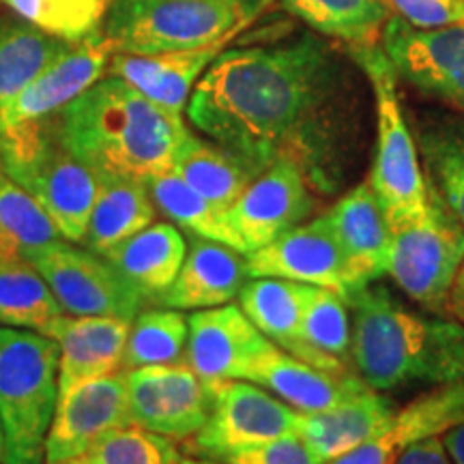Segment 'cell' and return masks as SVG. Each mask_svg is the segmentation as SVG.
Returning <instances> with one entry per match:
<instances>
[{
    "mask_svg": "<svg viewBox=\"0 0 464 464\" xmlns=\"http://www.w3.org/2000/svg\"><path fill=\"white\" fill-rule=\"evenodd\" d=\"M188 119L258 174L293 160L312 189L342 183L344 133L332 52L316 37L224 50L202 73Z\"/></svg>",
    "mask_w": 464,
    "mask_h": 464,
    "instance_id": "obj_1",
    "label": "cell"
},
{
    "mask_svg": "<svg viewBox=\"0 0 464 464\" xmlns=\"http://www.w3.org/2000/svg\"><path fill=\"white\" fill-rule=\"evenodd\" d=\"M54 119L69 153L97 177L140 183L172 170L189 133L183 114L158 106L114 75H103Z\"/></svg>",
    "mask_w": 464,
    "mask_h": 464,
    "instance_id": "obj_2",
    "label": "cell"
},
{
    "mask_svg": "<svg viewBox=\"0 0 464 464\" xmlns=\"http://www.w3.org/2000/svg\"><path fill=\"white\" fill-rule=\"evenodd\" d=\"M353 316V365L376 392L417 382L464 381V324L411 310L381 284L346 301Z\"/></svg>",
    "mask_w": 464,
    "mask_h": 464,
    "instance_id": "obj_3",
    "label": "cell"
},
{
    "mask_svg": "<svg viewBox=\"0 0 464 464\" xmlns=\"http://www.w3.org/2000/svg\"><path fill=\"white\" fill-rule=\"evenodd\" d=\"M271 0H112L102 33L123 54L230 44Z\"/></svg>",
    "mask_w": 464,
    "mask_h": 464,
    "instance_id": "obj_4",
    "label": "cell"
},
{
    "mask_svg": "<svg viewBox=\"0 0 464 464\" xmlns=\"http://www.w3.org/2000/svg\"><path fill=\"white\" fill-rule=\"evenodd\" d=\"M0 168L39 202L63 239H84L100 177L69 153L54 116L0 133Z\"/></svg>",
    "mask_w": 464,
    "mask_h": 464,
    "instance_id": "obj_5",
    "label": "cell"
},
{
    "mask_svg": "<svg viewBox=\"0 0 464 464\" xmlns=\"http://www.w3.org/2000/svg\"><path fill=\"white\" fill-rule=\"evenodd\" d=\"M58 404L56 340L0 327L3 464H45V439Z\"/></svg>",
    "mask_w": 464,
    "mask_h": 464,
    "instance_id": "obj_6",
    "label": "cell"
},
{
    "mask_svg": "<svg viewBox=\"0 0 464 464\" xmlns=\"http://www.w3.org/2000/svg\"><path fill=\"white\" fill-rule=\"evenodd\" d=\"M368 75L376 108V147L370 168V188L385 211L390 228L415 222L428 207V183L417 155L413 133L396 86V69L381 44L348 48Z\"/></svg>",
    "mask_w": 464,
    "mask_h": 464,
    "instance_id": "obj_7",
    "label": "cell"
},
{
    "mask_svg": "<svg viewBox=\"0 0 464 464\" xmlns=\"http://www.w3.org/2000/svg\"><path fill=\"white\" fill-rule=\"evenodd\" d=\"M464 263V226L428 189V207L415 222L392 228L387 276L400 290L434 314L445 304L458 269Z\"/></svg>",
    "mask_w": 464,
    "mask_h": 464,
    "instance_id": "obj_8",
    "label": "cell"
},
{
    "mask_svg": "<svg viewBox=\"0 0 464 464\" xmlns=\"http://www.w3.org/2000/svg\"><path fill=\"white\" fill-rule=\"evenodd\" d=\"M26 260L69 316H116L131 323L147 304L106 258L67 239L45 243Z\"/></svg>",
    "mask_w": 464,
    "mask_h": 464,
    "instance_id": "obj_9",
    "label": "cell"
},
{
    "mask_svg": "<svg viewBox=\"0 0 464 464\" xmlns=\"http://www.w3.org/2000/svg\"><path fill=\"white\" fill-rule=\"evenodd\" d=\"M213 402L205 426L194 434L196 454L219 460L232 451L266 443L297 430L299 411L247 381L211 385Z\"/></svg>",
    "mask_w": 464,
    "mask_h": 464,
    "instance_id": "obj_10",
    "label": "cell"
},
{
    "mask_svg": "<svg viewBox=\"0 0 464 464\" xmlns=\"http://www.w3.org/2000/svg\"><path fill=\"white\" fill-rule=\"evenodd\" d=\"M381 48L398 78L464 114V26L415 28L392 15Z\"/></svg>",
    "mask_w": 464,
    "mask_h": 464,
    "instance_id": "obj_11",
    "label": "cell"
},
{
    "mask_svg": "<svg viewBox=\"0 0 464 464\" xmlns=\"http://www.w3.org/2000/svg\"><path fill=\"white\" fill-rule=\"evenodd\" d=\"M246 271L247 280L277 277L299 282L334 290L346 301L362 290L324 213L286 230L269 246L246 254Z\"/></svg>",
    "mask_w": 464,
    "mask_h": 464,
    "instance_id": "obj_12",
    "label": "cell"
},
{
    "mask_svg": "<svg viewBox=\"0 0 464 464\" xmlns=\"http://www.w3.org/2000/svg\"><path fill=\"white\" fill-rule=\"evenodd\" d=\"M131 423L168 439H189L211 413L213 390L189 365L127 370Z\"/></svg>",
    "mask_w": 464,
    "mask_h": 464,
    "instance_id": "obj_13",
    "label": "cell"
},
{
    "mask_svg": "<svg viewBox=\"0 0 464 464\" xmlns=\"http://www.w3.org/2000/svg\"><path fill=\"white\" fill-rule=\"evenodd\" d=\"M312 211L314 196L304 170L293 160H277L247 185L226 216L249 254L307 222Z\"/></svg>",
    "mask_w": 464,
    "mask_h": 464,
    "instance_id": "obj_14",
    "label": "cell"
},
{
    "mask_svg": "<svg viewBox=\"0 0 464 464\" xmlns=\"http://www.w3.org/2000/svg\"><path fill=\"white\" fill-rule=\"evenodd\" d=\"M127 423V370H119L58 400L45 439V464H72L97 439Z\"/></svg>",
    "mask_w": 464,
    "mask_h": 464,
    "instance_id": "obj_15",
    "label": "cell"
},
{
    "mask_svg": "<svg viewBox=\"0 0 464 464\" xmlns=\"http://www.w3.org/2000/svg\"><path fill=\"white\" fill-rule=\"evenodd\" d=\"M188 327L185 363L207 385L241 381L254 359L274 344L235 304L196 310Z\"/></svg>",
    "mask_w": 464,
    "mask_h": 464,
    "instance_id": "obj_16",
    "label": "cell"
},
{
    "mask_svg": "<svg viewBox=\"0 0 464 464\" xmlns=\"http://www.w3.org/2000/svg\"><path fill=\"white\" fill-rule=\"evenodd\" d=\"M114 45L106 34H92L56 58L28 89L0 114V133L11 127L42 121L61 112L75 97L106 75Z\"/></svg>",
    "mask_w": 464,
    "mask_h": 464,
    "instance_id": "obj_17",
    "label": "cell"
},
{
    "mask_svg": "<svg viewBox=\"0 0 464 464\" xmlns=\"http://www.w3.org/2000/svg\"><path fill=\"white\" fill-rule=\"evenodd\" d=\"M130 321L116 316H61L48 338L58 344V400L82 385L119 372Z\"/></svg>",
    "mask_w": 464,
    "mask_h": 464,
    "instance_id": "obj_18",
    "label": "cell"
},
{
    "mask_svg": "<svg viewBox=\"0 0 464 464\" xmlns=\"http://www.w3.org/2000/svg\"><path fill=\"white\" fill-rule=\"evenodd\" d=\"M241 381L263 387L299 413H318V411L334 409L359 393L372 390L365 385L362 376L321 370L282 351L276 344H271L254 359Z\"/></svg>",
    "mask_w": 464,
    "mask_h": 464,
    "instance_id": "obj_19",
    "label": "cell"
},
{
    "mask_svg": "<svg viewBox=\"0 0 464 464\" xmlns=\"http://www.w3.org/2000/svg\"><path fill=\"white\" fill-rule=\"evenodd\" d=\"M312 286L277 277H254L239 290V307L254 327L277 348L290 355L304 359L310 365L329 370L335 374H346L348 368L338 359L323 355L312 348L301 335V318Z\"/></svg>",
    "mask_w": 464,
    "mask_h": 464,
    "instance_id": "obj_20",
    "label": "cell"
},
{
    "mask_svg": "<svg viewBox=\"0 0 464 464\" xmlns=\"http://www.w3.org/2000/svg\"><path fill=\"white\" fill-rule=\"evenodd\" d=\"M462 421L464 381L448 382L398 409L393 420L376 437L329 464H393L409 445L440 437Z\"/></svg>",
    "mask_w": 464,
    "mask_h": 464,
    "instance_id": "obj_21",
    "label": "cell"
},
{
    "mask_svg": "<svg viewBox=\"0 0 464 464\" xmlns=\"http://www.w3.org/2000/svg\"><path fill=\"white\" fill-rule=\"evenodd\" d=\"M332 226L335 239L351 274L362 288L368 286L390 269L392 228L387 222L379 198L374 196L368 181L359 183L346 191L335 205L324 213Z\"/></svg>",
    "mask_w": 464,
    "mask_h": 464,
    "instance_id": "obj_22",
    "label": "cell"
},
{
    "mask_svg": "<svg viewBox=\"0 0 464 464\" xmlns=\"http://www.w3.org/2000/svg\"><path fill=\"white\" fill-rule=\"evenodd\" d=\"M228 44L198 50L160 52V54H123L114 52L106 75L125 80L138 92L170 112L183 114L189 95L216 58Z\"/></svg>",
    "mask_w": 464,
    "mask_h": 464,
    "instance_id": "obj_23",
    "label": "cell"
},
{
    "mask_svg": "<svg viewBox=\"0 0 464 464\" xmlns=\"http://www.w3.org/2000/svg\"><path fill=\"white\" fill-rule=\"evenodd\" d=\"M396 411L392 398L368 390L334 409L299 413L295 434L304 440L312 460L329 464L376 437L393 420Z\"/></svg>",
    "mask_w": 464,
    "mask_h": 464,
    "instance_id": "obj_24",
    "label": "cell"
},
{
    "mask_svg": "<svg viewBox=\"0 0 464 464\" xmlns=\"http://www.w3.org/2000/svg\"><path fill=\"white\" fill-rule=\"evenodd\" d=\"M246 280V254L222 243L194 237L181 271L155 304L181 312L226 305L239 295Z\"/></svg>",
    "mask_w": 464,
    "mask_h": 464,
    "instance_id": "obj_25",
    "label": "cell"
},
{
    "mask_svg": "<svg viewBox=\"0 0 464 464\" xmlns=\"http://www.w3.org/2000/svg\"><path fill=\"white\" fill-rule=\"evenodd\" d=\"M188 243L181 230L174 224L153 222L110 249L103 258L144 301L155 304L179 276Z\"/></svg>",
    "mask_w": 464,
    "mask_h": 464,
    "instance_id": "obj_26",
    "label": "cell"
},
{
    "mask_svg": "<svg viewBox=\"0 0 464 464\" xmlns=\"http://www.w3.org/2000/svg\"><path fill=\"white\" fill-rule=\"evenodd\" d=\"M155 208L147 183L127 179H100L95 205H92L84 239L80 241L97 256L155 222Z\"/></svg>",
    "mask_w": 464,
    "mask_h": 464,
    "instance_id": "obj_27",
    "label": "cell"
},
{
    "mask_svg": "<svg viewBox=\"0 0 464 464\" xmlns=\"http://www.w3.org/2000/svg\"><path fill=\"white\" fill-rule=\"evenodd\" d=\"M172 170L224 213H228L247 185L258 177V172L239 155L230 153L213 140H202L191 131L177 150Z\"/></svg>",
    "mask_w": 464,
    "mask_h": 464,
    "instance_id": "obj_28",
    "label": "cell"
},
{
    "mask_svg": "<svg viewBox=\"0 0 464 464\" xmlns=\"http://www.w3.org/2000/svg\"><path fill=\"white\" fill-rule=\"evenodd\" d=\"M69 48L11 11L0 14V114Z\"/></svg>",
    "mask_w": 464,
    "mask_h": 464,
    "instance_id": "obj_29",
    "label": "cell"
},
{
    "mask_svg": "<svg viewBox=\"0 0 464 464\" xmlns=\"http://www.w3.org/2000/svg\"><path fill=\"white\" fill-rule=\"evenodd\" d=\"M316 33L340 39L348 48L381 44L382 28L392 17L385 0H277Z\"/></svg>",
    "mask_w": 464,
    "mask_h": 464,
    "instance_id": "obj_30",
    "label": "cell"
},
{
    "mask_svg": "<svg viewBox=\"0 0 464 464\" xmlns=\"http://www.w3.org/2000/svg\"><path fill=\"white\" fill-rule=\"evenodd\" d=\"M150 200L161 216L170 219L177 228L191 232L200 239H208L228 246L237 252L246 254V246L228 222V216L202 198L191 189L174 170L155 174L147 181Z\"/></svg>",
    "mask_w": 464,
    "mask_h": 464,
    "instance_id": "obj_31",
    "label": "cell"
},
{
    "mask_svg": "<svg viewBox=\"0 0 464 464\" xmlns=\"http://www.w3.org/2000/svg\"><path fill=\"white\" fill-rule=\"evenodd\" d=\"M61 316L65 310L28 260L0 263V327L48 335Z\"/></svg>",
    "mask_w": 464,
    "mask_h": 464,
    "instance_id": "obj_32",
    "label": "cell"
},
{
    "mask_svg": "<svg viewBox=\"0 0 464 464\" xmlns=\"http://www.w3.org/2000/svg\"><path fill=\"white\" fill-rule=\"evenodd\" d=\"M188 318L172 307H147L131 321L121 368H153V365H188Z\"/></svg>",
    "mask_w": 464,
    "mask_h": 464,
    "instance_id": "obj_33",
    "label": "cell"
},
{
    "mask_svg": "<svg viewBox=\"0 0 464 464\" xmlns=\"http://www.w3.org/2000/svg\"><path fill=\"white\" fill-rule=\"evenodd\" d=\"M56 239L63 237L48 213L0 168V263L26 260Z\"/></svg>",
    "mask_w": 464,
    "mask_h": 464,
    "instance_id": "obj_34",
    "label": "cell"
},
{
    "mask_svg": "<svg viewBox=\"0 0 464 464\" xmlns=\"http://www.w3.org/2000/svg\"><path fill=\"white\" fill-rule=\"evenodd\" d=\"M420 150L428 189L464 226V123L426 125L420 133Z\"/></svg>",
    "mask_w": 464,
    "mask_h": 464,
    "instance_id": "obj_35",
    "label": "cell"
},
{
    "mask_svg": "<svg viewBox=\"0 0 464 464\" xmlns=\"http://www.w3.org/2000/svg\"><path fill=\"white\" fill-rule=\"evenodd\" d=\"M110 3L112 0H0L11 14L72 45L102 33Z\"/></svg>",
    "mask_w": 464,
    "mask_h": 464,
    "instance_id": "obj_36",
    "label": "cell"
},
{
    "mask_svg": "<svg viewBox=\"0 0 464 464\" xmlns=\"http://www.w3.org/2000/svg\"><path fill=\"white\" fill-rule=\"evenodd\" d=\"M301 335L323 355H329L344 363H353V316L351 305L334 290L312 286L307 295Z\"/></svg>",
    "mask_w": 464,
    "mask_h": 464,
    "instance_id": "obj_37",
    "label": "cell"
},
{
    "mask_svg": "<svg viewBox=\"0 0 464 464\" xmlns=\"http://www.w3.org/2000/svg\"><path fill=\"white\" fill-rule=\"evenodd\" d=\"M181 451L164 434L138 423L114 428L95 440L72 464H179Z\"/></svg>",
    "mask_w": 464,
    "mask_h": 464,
    "instance_id": "obj_38",
    "label": "cell"
},
{
    "mask_svg": "<svg viewBox=\"0 0 464 464\" xmlns=\"http://www.w3.org/2000/svg\"><path fill=\"white\" fill-rule=\"evenodd\" d=\"M385 5L415 28L464 26V0H385Z\"/></svg>",
    "mask_w": 464,
    "mask_h": 464,
    "instance_id": "obj_39",
    "label": "cell"
},
{
    "mask_svg": "<svg viewBox=\"0 0 464 464\" xmlns=\"http://www.w3.org/2000/svg\"><path fill=\"white\" fill-rule=\"evenodd\" d=\"M222 464H316L297 434L266 440L219 458Z\"/></svg>",
    "mask_w": 464,
    "mask_h": 464,
    "instance_id": "obj_40",
    "label": "cell"
},
{
    "mask_svg": "<svg viewBox=\"0 0 464 464\" xmlns=\"http://www.w3.org/2000/svg\"><path fill=\"white\" fill-rule=\"evenodd\" d=\"M393 464H454V460H451L448 450H445L443 439L430 437L420 440V443L409 445L393 460Z\"/></svg>",
    "mask_w": 464,
    "mask_h": 464,
    "instance_id": "obj_41",
    "label": "cell"
},
{
    "mask_svg": "<svg viewBox=\"0 0 464 464\" xmlns=\"http://www.w3.org/2000/svg\"><path fill=\"white\" fill-rule=\"evenodd\" d=\"M445 314H450L454 321L464 324V263L458 269L456 280L451 284L448 304H445Z\"/></svg>",
    "mask_w": 464,
    "mask_h": 464,
    "instance_id": "obj_42",
    "label": "cell"
},
{
    "mask_svg": "<svg viewBox=\"0 0 464 464\" xmlns=\"http://www.w3.org/2000/svg\"><path fill=\"white\" fill-rule=\"evenodd\" d=\"M440 439H443L445 450H448L454 464H464V421L458 423V426H454L445 434H440Z\"/></svg>",
    "mask_w": 464,
    "mask_h": 464,
    "instance_id": "obj_43",
    "label": "cell"
},
{
    "mask_svg": "<svg viewBox=\"0 0 464 464\" xmlns=\"http://www.w3.org/2000/svg\"><path fill=\"white\" fill-rule=\"evenodd\" d=\"M179 464H222V462L211 460V458H205V460H196V458H181V462Z\"/></svg>",
    "mask_w": 464,
    "mask_h": 464,
    "instance_id": "obj_44",
    "label": "cell"
},
{
    "mask_svg": "<svg viewBox=\"0 0 464 464\" xmlns=\"http://www.w3.org/2000/svg\"><path fill=\"white\" fill-rule=\"evenodd\" d=\"M3 456H5V443H3V430H0V464H3Z\"/></svg>",
    "mask_w": 464,
    "mask_h": 464,
    "instance_id": "obj_45",
    "label": "cell"
}]
</instances>
